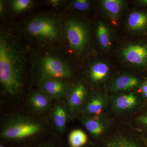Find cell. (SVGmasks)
Listing matches in <instances>:
<instances>
[{
	"label": "cell",
	"instance_id": "obj_29",
	"mask_svg": "<svg viewBox=\"0 0 147 147\" xmlns=\"http://www.w3.org/2000/svg\"><path fill=\"white\" fill-rule=\"evenodd\" d=\"M0 147H7L5 146H3L2 145H1V146H0Z\"/></svg>",
	"mask_w": 147,
	"mask_h": 147
},
{
	"label": "cell",
	"instance_id": "obj_10",
	"mask_svg": "<svg viewBox=\"0 0 147 147\" xmlns=\"http://www.w3.org/2000/svg\"><path fill=\"white\" fill-rule=\"evenodd\" d=\"M107 103V98L101 94H94L87 99L83 109L87 115L99 116Z\"/></svg>",
	"mask_w": 147,
	"mask_h": 147
},
{
	"label": "cell",
	"instance_id": "obj_14",
	"mask_svg": "<svg viewBox=\"0 0 147 147\" xmlns=\"http://www.w3.org/2000/svg\"><path fill=\"white\" fill-rule=\"evenodd\" d=\"M139 80L134 76L123 75L117 78L113 83V89L115 91H121L131 89L137 87Z\"/></svg>",
	"mask_w": 147,
	"mask_h": 147
},
{
	"label": "cell",
	"instance_id": "obj_24",
	"mask_svg": "<svg viewBox=\"0 0 147 147\" xmlns=\"http://www.w3.org/2000/svg\"><path fill=\"white\" fill-rule=\"evenodd\" d=\"M141 90L145 97L147 98V84L144 85L142 87Z\"/></svg>",
	"mask_w": 147,
	"mask_h": 147
},
{
	"label": "cell",
	"instance_id": "obj_28",
	"mask_svg": "<svg viewBox=\"0 0 147 147\" xmlns=\"http://www.w3.org/2000/svg\"><path fill=\"white\" fill-rule=\"evenodd\" d=\"M40 147H54L53 146H51V145H45V146H42Z\"/></svg>",
	"mask_w": 147,
	"mask_h": 147
},
{
	"label": "cell",
	"instance_id": "obj_22",
	"mask_svg": "<svg viewBox=\"0 0 147 147\" xmlns=\"http://www.w3.org/2000/svg\"><path fill=\"white\" fill-rule=\"evenodd\" d=\"M89 5V3L86 0H76L72 4L74 8L79 11L87 10Z\"/></svg>",
	"mask_w": 147,
	"mask_h": 147
},
{
	"label": "cell",
	"instance_id": "obj_12",
	"mask_svg": "<svg viewBox=\"0 0 147 147\" xmlns=\"http://www.w3.org/2000/svg\"><path fill=\"white\" fill-rule=\"evenodd\" d=\"M138 103L137 96L133 93H131L117 96L113 100V105L116 111L123 112L133 109Z\"/></svg>",
	"mask_w": 147,
	"mask_h": 147
},
{
	"label": "cell",
	"instance_id": "obj_1",
	"mask_svg": "<svg viewBox=\"0 0 147 147\" xmlns=\"http://www.w3.org/2000/svg\"><path fill=\"white\" fill-rule=\"evenodd\" d=\"M25 55L18 44L3 35L0 38V82L10 95L20 93L25 71Z\"/></svg>",
	"mask_w": 147,
	"mask_h": 147
},
{
	"label": "cell",
	"instance_id": "obj_13",
	"mask_svg": "<svg viewBox=\"0 0 147 147\" xmlns=\"http://www.w3.org/2000/svg\"><path fill=\"white\" fill-rule=\"evenodd\" d=\"M99 117H86L82 119V122L87 130L95 137L102 135L107 127L106 124Z\"/></svg>",
	"mask_w": 147,
	"mask_h": 147
},
{
	"label": "cell",
	"instance_id": "obj_25",
	"mask_svg": "<svg viewBox=\"0 0 147 147\" xmlns=\"http://www.w3.org/2000/svg\"><path fill=\"white\" fill-rule=\"evenodd\" d=\"M50 2L53 5H58L60 3V1L53 0V1H50Z\"/></svg>",
	"mask_w": 147,
	"mask_h": 147
},
{
	"label": "cell",
	"instance_id": "obj_27",
	"mask_svg": "<svg viewBox=\"0 0 147 147\" xmlns=\"http://www.w3.org/2000/svg\"><path fill=\"white\" fill-rule=\"evenodd\" d=\"M141 2L144 5H147V0H144V1H141Z\"/></svg>",
	"mask_w": 147,
	"mask_h": 147
},
{
	"label": "cell",
	"instance_id": "obj_15",
	"mask_svg": "<svg viewBox=\"0 0 147 147\" xmlns=\"http://www.w3.org/2000/svg\"><path fill=\"white\" fill-rule=\"evenodd\" d=\"M127 23L132 30H141L147 26V15L141 12H132L129 16Z\"/></svg>",
	"mask_w": 147,
	"mask_h": 147
},
{
	"label": "cell",
	"instance_id": "obj_8",
	"mask_svg": "<svg viewBox=\"0 0 147 147\" xmlns=\"http://www.w3.org/2000/svg\"><path fill=\"white\" fill-rule=\"evenodd\" d=\"M69 113L67 107L63 103L56 104L53 108L52 123L55 129L59 133H63L65 131Z\"/></svg>",
	"mask_w": 147,
	"mask_h": 147
},
{
	"label": "cell",
	"instance_id": "obj_5",
	"mask_svg": "<svg viewBox=\"0 0 147 147\" xmlns=\"http://www.w3.org/2000/svg\"><path fill=\"white\" fill-rule=\"evenodd\" d=\"M67 38L70 46L77 52L85 48L88 41V32L84 24L70 20L67 21L66 28Z\"/></svg>",
	"mask_w": 147,
	"mask_h": 147
},
{
	"label": "cell",
	"instance_id": "obj_18",
	"mask_svg": "<svg viewBox=\"0 0 147 147\" xmlns=\"http://www.w3.org/2000/svg\"><path fill=\"white\" fill-rule=\"evenodd\" d=\"M96 35L98 42L103 47L107 48L110 45V37L109 30L102 23L98 24L96 30Z\"/></svg>",
	"mask_w": 147,
	"mask_h": 147
},
{
	"label": "cell",
	"instance_id": "obj_20",
	"mask_svg": "<svg viewBox=\"0 0 147 147\" xmlns=\"http://www.w3.org/2000/svg\"><path fill=\"white\" fill-rule=\"evenodd\" d=\"M105 147H142L131 140L125 138L113 139Z\"/></svg>",
	"mask_w": 147,
	"mask_h": 147
},
{
	"label": "cell",
	"instance_id": "obj_21",
	"mask_svg": "<svg viewBox=\"0 0 147 147\" xmlns=\"http://www.w3.org/2000/svg\"><path fill=\"white\" fill-rule=\"evenodd\" d=\"M31 3L30 0H15L12 1V8L16 12H21L28 8Z\"/></svg>",
	"mask_w": 147,
	"mask_h": 147
},
{
	"label": "cell",
	"instance_id": "obj_4",
	"mask_svg": "<svg viewBox=\"0 0 147 147\" xmlns=\"http://www.w3.org/2000/svg\"><path fill=\"white\" fill-rule=\"evenodd\" d=\"M37 68L40 83L51 79H66L71 74L69 66L63 60L54 56L41 58Z\"/></svg>",
	"mask_w": 147,
	"mask_h": 147
},
{
	"label": "cell",
	"instance_id": "obj_6",
	"mask_svg": "<svg viewBox=\"0 0 147 147\" xmlns=\"http://www.w3.org/2000/svg\"><path fill=\"white\" fill-rule=\"evenodd\" d=\"M86 100V88L82 84H77L67 94V108L69 113L72 115L77 114L84 108Z\"/></svg>",
	"mask_w": 147,
	"mask_h": 147
},
{
	"label": "cell",
	"instance_id": "obj_16",
	"mask_svg": "<svg viewBox=\"0 0 147 147\" xmlns=\"http://www.w3.org/2000/svg\"><path fill=\"white\" fill-rule=\"evenodd\" d=\"M109 68L107 65L99 62L92 66L90 71V78L93 82H98L107 76Z\"/></svg>",
	"mask_w": 147,
	"mask_h": 147
},
{
	"label": "cell",
	"instance_id": "obj_11",
	"mask_svg": "<svg viewBox=\"0 0 147 147\" xmlns=\"http://www.w3.org/2000/svg\"><path fill=\"white\" fill-rule=\"evenodd\" d=\"M53 98L41 90L33 93L29 98L32 108L38 113H44L50 108Z\"/></svg>",
	"mask_w": 147,
	"mask_h": 147
},
{
	"label": "cell",
	"instance_id": "obj_9",
	"mask_svg": "<svg viewBox=\"0 0 147 147\" xmlns=\"http://www.w3.org/2000/svg\"><path fill=\"white\" fill-rule=\"evenodd\" d=\"M123 55L130 63L141 65L147 60V48L142 45H131L124 49Z\"/></svg>",
	"mask_w": 147,
	"mask_h": 147
},
{
	"label": "cell",
	"instance_id": "obj_19",
	"mask_svg": "<svg viewBox=\"0 0 147 147\" xmlns=\"http://www.w3.org/2000/svg\"><path fill=\"white\" fill-rule=\"evenodd\" d=\"M123 2L119 0H105L102 3L105 10L110 15L113 16L119 13L122 6Z\"/></svg>",
	"mask_w": 147,
	"mask_h": 147
},
{
	"label": "cell",
	"instance_id": "obj_2",
	"mask_svg": "<svg viewBox=\"0 0 147 147\" xmlns=\"http://www.w3.org/2000/svg\"><path fill=\"white\" fill-rule=\"evenodd\" d=\"M42 129L41 124L27 117H15L10 119L4 125L1 137L10 140L26 139L37 134Z\"/></svg>",
	"mask_w": 147,
	"mask_h": 147
},
{
	"label": "cell",
	"instance_id": "obj_17",
	"mask_svg": "<svg viewBox=\"0 0 147 147\" xmlns=\"http://www.w3.org/2000/svg\"><path fill=\"white\" fill-rule=\"evenodd\" d=\"M69 142L71 147H82L88 142V137L84 131L74 129L69 135Z\"/></svg>",
	"mask_w": 147,
	"mask_h": 147
},
{
	"label": "cell",
	"instance_id": "obj_3",
	"mask_svg": "<svg viewBox=\"0 0 147 147\" xmlns=\"http://www.w3.org/2000/svg\"><path fill=\"white\" fill-rule=\"evenodd\" d=\"M26 30L30 35L43 41H57L61 36V26L57 19L48 16L35 17L28 23Z\"/></svg>",
	"mask_w": 147,
	"mask_h": 147
},
{
	"label": "cell",
	"instance_id": "obj_7",
	"mask_svg": "<svg viewBox=\"0 0 147 147\" xmlns=\"http://www.w3.org/2000/svg\"><path fill=\"white\" fill-rule=\"evenodd\" d=\"M40 90L53 99H60L68 94L69 89L61 79H51L40 83Z\"/></svg>",
	"mask_w": 147,
	"mask_h": 147
},
{
	"label": "cell",
	"instance_id": "obj_23",
	"mask_svg": "<svg viewBox=\"0 0 147 147\" xmlns=\"http://www.w3.org/2000/svg\"><path fill=\"white\" fill-rule=\"evenodd\" d=\"M139 121L141 123L147 126V115L139 117Z\"/></svg>",
	"mask_w": 147,
	"mask_h": 147
},
{
	"label": "cell",
	"instance_id": "obj_26",
	"mask_svg": "<svg viewBox=\"0 0 147 147\" xmlns=\"http://www.w3.org/2000/svg\"><path fill=\"white\" fill-rule=\"evenodd\" d=\"M3 9V3L1 1V2H0V12H1V13H2Z\"/></svg>",
	"mask_w": 147,
	"mask_h": 147
}]
</instances>
